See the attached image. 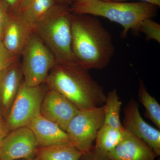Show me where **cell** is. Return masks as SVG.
Listing matches in <instances>:
<instances>
[{
  "label": "cell",
  "instance_id": "obj_1",
  "mask_svg": "<svg viewBox=\"0 0 160 160\" xmlns=\"http://www.w3.org/2000/svg\"><path fill=\"white\" fill-rule=\"evenodd\" d=\"M72 48L78 65L88 70L106 68L115 52L110 32L89 14L72 13Z\"/></svg>",
  "mask_w": 160,
  "mask_h": 160
},
{
  "label": "cell",
  "instance_id": "obj_2",
  "mask_svg": "<svg viewBox=\"0 0 160 160\" xmlns=\"http://www.w3.org/2000/svg\"><path fill=\"white\" fill-rule=\"evenodd\" d=\"M46 86L69 100L79 110L103 106L106 96L89 70L78 65L57 63L51 69Z\"/></svg>",
  "mask_w": 160,
  "mask_h": 160
},
{
  "label": "cell",
  "instance_id": "obj_3",
  "mask_svg": "<svg viewBox=\"0 0 160 160\" xmlns=\"http://www.w3.org/2000/svg\"><path fill=\"white\" fill-rule=\"evenodd\" d=\"M158 7L143 2H124L92 0L73 3L69 8L72 14L101 17L118 23L123 28L121 36L125 38L129 30L137 32L138 27L143 20L155 16Z\"/></svg>",
  "mask_w": 160,
  "mask_h": 160
},
{
  "label": "cell",
  "instance_id": "obj_4",
  "mask_svg": "<svg viewBox=\"0 0 160 160\" xmlns=\"http://www.w3.org/2000/svg\"><path fill=\"white\" fill-rule=\"evenodd\" d=\"M72 17L69 6L57 4L33 27L59 64H78L72 48Z\"/></svg>",
  "mask_w": 160,
  "mask_h": 160
},
{
  "label": "cell",
  "instance_id": "obj_5",
  "mask_svg": "<svg viewBox=\"0 0 160 160\" xmlns=\"http://www.w3.org/2000/svg\"><path fill=\"white\" fill-rule=\"evenodd\" d=\"M21 57L23 81L29 86L45 84L49 72L58 63L51 52L34 31Z\"/></svg>",
  "mask_w": 160,
  "mask_h": 160
},
{
  "label": "cell",
  "instance_id": "obj_6",
  "mask_svg": "<svg viewBox=\"0 0 160 160\" xmlns=\"http://www.w3.org/2000/svg\"><path fill=\"white\" fill-rule=\"evenodd\" d=\"M47 89V86L43 84L28 86L23 81L6 117V125L9 132L28 126L40 114L41 105Z\"/></svg>",
  "mask_w": 160,
  "mask_h": 160
},
{
  "label": "cell",
  "instance_id": "obj_7",
  "mask_svg": "<svg viewBox=\"0 0 160 160\" xmlns=\"http://www.w3.org/2000/svg\"><path fill=\"white\" fill-rule=\"evenodd\" d=\"M104 122V106L80 110L66 130L70 143L83 154L88 153Z\"/></svg>",
  "mask_w": 160,
  "mask_h": 160
},
{
  "label": "cell",
  "instance_id": "obj_8",
  "mask_svg": "<svg viewBox=\"0 0 160 160\" xmlns=\"http://www.w3.org/2000/svg\"><path fill=\"white\" fill-rule=\"evenodd\" d=\"M38 145L29 127H21L9 132L0 146V160H29L36 157Z\"/></svg>",
  "mask_w": 160,
  "mask_h": 160
},
{
  "label": "cell",
  "instance_id": "obj_9",
  "mask_svg": "<svg viewBox=\"0 0 160 160\" xmlns=\"http://www.w3.org/2000/svg\"><path fill=\"white\" fill-rule=\"evenodd\" d=\"M80 110L69 100L48 87L40 109V114L66 131L71 120Z\"/></svg>",
  "mask_w": 160,
  "mask_h": 160
},
{
  "label": "cell",
  "instance_id": "obj_10",
  "mask_svg": "<svg viewBox=\"0 0 160 160\" xmlns=\"http://www.w3.org/2000/svg\"><path fill=\"white\" fill-rule=\"evenodd\" d=\"M123 127L132 134L143 140L157 156L160 154V131L149 125L140 114L137 103L132 101L126 106Z\"/></svg>",
  "mask_w": 160,
  "mask_h": 160
},
{
  "label": "cell",
  "instance_id": "obj_11",
  "mask_svg": "<svg viewBox=\"0 0 160 160\" xmlns=\"http://www.w3.org/2000/svg\"><path fill=\"white\" fill-rule=\"evenodd\" d=\"M107 155L110 160H154L157 156L143 140L126 129L122 140Z\"/></svg>",
  "mask_w": 160,
  "mask_h": 160
},
{
  "label": "cell",
  "instance_id": "obj_12",
  "mask_svg": "<svg viewBox=\"0 0 160 160\" xmlns=\"http://www.w3.org/2000/svg\"><path fill=\"white\" fill-rule=\"evenodd\" d=\"M33 27L17 15L9 14L3 31L2 42L12 53L21 57L32 32Z\"/></svg>",
  "mask_w": 160,
  "mask_h": 160
},
{
  "label": "cell",
  "instance_id": "obj_13",
  "mask_svg": "<svg viewBox=\"0 0 160 160\" xmlns=\"http://www.w3.org/2000/svg\"><path fill=\"white\" fill-rule=\"evenodd\" d=\"M23 81L20 59L0 72V109L6 117Z\"/></svg>",
  "mask_w": 160,
  "mask_h": 160
},
{
  "label": "cell",
  "instance_id": "obj_14",
  "mask_svg": "<svg viewBox=\"0 0 160 160\" xmlns=\"http://www.w3.org/2000/svg\"><path fill=\"white\" fill-rule=\"evenodd\" d=\"M27 127L34 134L38 147L71 144L66 131L55 123L43 117L40 113L32 121Z\"/></svg>",
  "mask_w": 160,
  "mask_h": 160
},
{
  "label": "cell",
  "instance_id": "obj_15",
  "mask_svg": "<svg viewBox=\"0 0 160 160\" xmlns=\"http://www.w3.org/2000/svg\"><path fill=\"white\" fill-rule=\"evenodd\" d=\"M56 0H25L17 16L32 27L56 4Z\"/></svg>",
  "mask_w": 160,
  "mask_h": 160
},
{
  "label": "cell",
  "instance_id": "obj_16",
  "mask_svg": "<svg viewBox=\"0 0 160 160\" xmlns=\"http://www.w3.org/2000/svg\"><path fill=\"white\" fill-rule=\"evenodd\" d=\"M83 153L71 144L38 147L36 157L38 160H80Z\"/></svg>",
  "mask_w": 160,
  "mask_h": 160
},
{
  "label": "cell",
  "instance_id": "obj_17",
  "mask_svg": "<svg viewBox=\"0 0 160 160\" xmlns=\"http://www.w3.org/2000/svg\"><path fill=\"white\" fill-rule=\"evenodd\" d=\"M124 130L115 129L103 124L98 132L93 149L99 153L108 155L122 140Z\"/></svg>",
  "mask_w": 160,
  "mask_h": 160
},
{
  "label": "cell",
  "instance_id": "obj_18",
  "mask_svg": "<svg viewBox=\"0 0 160 160\" xmlns=\"http://www.w3.org/2000/svg\"><path fill=\"white\" fill-rule=\"evenodd\" d=\"M122 102L120 100L116 89L109 92L106 96L104 106V124L121 130H125L120 119Z\"/></svg>",
  "mask_w": 160,
  "mask_h": 160
},
{
  "label": "cell",
  "instance_id": "obj_19",
  "mask_svg": "<svg viewBox=\"0 0 160 160\" xmlns=\"http://www.w3.org/2000/svg\"><path fill=\"white\" fill-rule=\"evenodd\" d=\"M138 97L146 109V115L152 123L160 129V105L147 91L144 82L140 80Z\"/></svg>",
  "mask_w": 160,
  "mask_h": 160
},
{
  "label": "cell",
  "instance_id": "obj_20",
  "mask_svg": "<svg viewBox=\"0 0 160 160\" xmlns=\"http://www.w3.org/2000/svg\"><path fill=\"white\" fill-rule=\"evenodd\" d=\"M145 34L147 41L154 40L160 42V25L152 18L143 20L138 27L137 32Z\"/></svg>",
  "mask_w": 160,
  "mask_h": 160
},
{
  "label": "cell",
  "instance_id": "obj_21",
  "mask_svg": "<svg viewBox=\"0 0 160 160\" xmlns=\"http://www.w3.org/2000/svg\"><path fill=\"white\" fill-rule=\"evenodd\" d=\"M20 57L9 51L0 40V72L16 62Z\"/></svg>",
  "mask_w": 160,
  "mask_h": 160
},
{
  "label": "cell",
  "instance_id": "obj_22",
  "mask_svg": "<svg viewBox=\"0 0 160 160\" xmlns=\"http://www.w3.org/2000/svg\"><path fill=\"white\" fill-rule=\"evenodd\" d=\"M7 12L12 15L18 13L25 0H1Z\"/></svg>",
  "mask_w": 160,
  "mask_h": 160
},
{
  "label": "cell",
  "instance_id": "obj_23",
  "mask_svg": "<svg viewBox=\"0 0 160 160\" xmlns=\"http://www.w3.org/2000/svg\"><path fill=\"white\" fill-rule=\"evenodd\" d=\"M80 160H110L108 155L99 153L92 148L88 153L83 154Z\"/></svg>",
  "mask_w": 160,
  "mask_h": 160
},
{
  "label": "cell",
  "instance_id": "obj_24",
  "mask_svg": "<svg viewBox=\"0 0 160 160\" xmlns=\"http://www.w3.org/2000/svg\"><path fill=\"white\" fill-rule=\"evenodd\" d=\"M9 14L4 7L2 1L0 0V40L2 38L3 31L6 26Z\"/></svg>",
  "mask_w": 160,
  "mask_h": 160
},
{
  "label": "cell",
  "instance_id": "obj_25",
  "mask_svg": "<svg viewBox=\"0 0 160 160\" xmlns=\"http://www.w3.org/2000/svg\"><path fill=\"white\" fill-rule=\"evenodd\" d=\"M9 132V129L6 126V122H3L0 118V141L3 140Z\"/></svg>",
  "mask_w": 160,
  "mask_h": 160
},
{
  "label": "cell",
  "instance_id": "obj_26",
  "mask_svg": "<svg viewBox=\"0 0 160 160\" xmlns=\"http://www.w3.org/2000/svg\"><path fill=\"white\" fill-rule=\"evenodd\" d=\"M112 1L117 2H124L126 0H112ZM140 2H146L150 3L155 6L159 7L160 6V0H140Z\"/></svg>",
  "mask_w": 160,
  "mask_h": 160
},
{
  "label": "cell",
  "instance_id": "obj_27",
  "mask_svg": "<svg viewBox=\"0 0 160 160\" xmlns=\"http://www.w3.org/2000/svg\"><path fill=\"white\" fill-rule=\"evenodd\" d=\"M56 1L58 4L68 6L69 5H72L75 2V0H56Z\"/></svg>",
  "mask_w": 160,
  "mask_h": 160
},
{
  "label": "cell",
  "instance_id": "obj_28",
  "mask_svg": "<svg viewBox=\"0 0 160 160\" xmlns=\"http://www.w3.org/2000/svg\"><path fill=\"white\" fill-rule=\"evenodd\" d=\"M92 1V0H75V3H83L86 2H89V1ZM100 1H107V2H110V1H112V0H100Z\"/></svg>",
  "mask_w": 160,
  "mask_h": 160
},
{
  "label": "cell",
  "instance_id": "obj_29",
  "mask_svg": "<svg viewBox=\"0 0 160 160\" xmlns=\"http://www.w3.org/2000/svg\"><path fill=\"white\" fill-rule=\"evenodd\" d=\"M38 160V159L37 158V157H35L34 158H33L31 159H29V160Z\"/></svg>",
  "mask_w": 160,
  "mask_h": 160
},
{
  "label": "cell",
  "instance_id": "obj_30",
  "mask_svg": "<svg viewBox=\"0 0 160 160\" xmlns=\"http://www.w3.org/2000/svg\"><path fill=\"white\" fill-rule=\"evenodd\" d=\"M2 140H1V141H0V146H1V142H2Z\"/></svg>",
  "mask_w": 160,
  "mask_h": 160
},
{
  "label": "cell",
  "instance_id": "obj_31",
  "mask_svg": "<svg viewBox=\"0 0 160 160\" xmlns=\"http://www.w3.org/2000/svg\"><path fill=\"white\" fill-rule=\"evenodd\" d=\"M158 160H160L159 159Z\"/></svg>",
  "mask_w": 160,
  "mask_h": 160
}]
</instances>
